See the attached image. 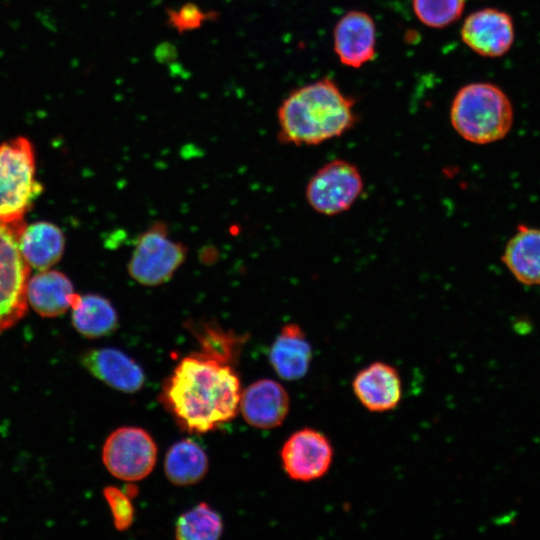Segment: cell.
<instances>
[{
	"label": "cell",
	"mask_w": 540,
	"mask_h": 540,
	"mask_svg": "<svg viewBox=\"0 0 540 540\" xmlns=\"http://www.w3.org/2000/svg\"><path fill=\"white\" fill-rule=\"evenodd\" d=\"M241 393L239 378L231 364L197 352L176 366L162 399L185 430L205 433L236 416Z\"/></svg>",
	"instance_id": "obj_1"
},
{
	"label": "cell",
	"mask_w": 540,
	"mask_h": 540,
	"mask_svg": "<svg viewBox=\"0 0 540 540\" xmlns=\"http://www.w3.org/2000/svg\"><path fill=\"white\" fill-rule=\"evenodd\" d=\"M279 140L318 145L340 137L356 123L354 100L330 78L293 90L277 112Z\"/></svg>",
	"instance_id": "obj_2"
},
{
	"label": "cell",
	"mask_w": 540,
	"mask_h": 540,
	"mask_svg": "<svg viewBox=\"0 0 540 540\" xmlns=\"http://www.w3.org/2000/svg\"><path fill=\"white\" fill-rule=\"evenodd\" d=\"M450 121L454 130L466 141L490 144L504 138L513 122L509 98L490 83H471L455 95Z\"/></svg>",
	"instance_id": "obj_3"
},
{
	"label": "cell",
	"mask_w": 540,
	"mask_h": 540,
	"mask_svg": "<svg viewBox=\"0 0 540 540\" xmlns=\"http://www.w3.org/2000/svg\"><path fill=\"white\" fill-rule=\"evenodd\" d=\"M31 142L17 137L0 144V221H24L43 187L35 177Z\"/></svg>",
	"instance_id": "obj_4"
},
{
	"label": "cell",
	"mask_w": 540,
	"mask_h": 540,
	"mask_svg": "<svg viewBox=\"0 0 540 540\" xmlns=\"http://www.w3.org/2000/svg\"><path fill=\"white\" fill-rule=\"evenodd\" d=\"M187 254V246L170 237L166 223L156 221L137 237L127 271L138 284L157 287L171 280Z\"/></svg>",
	"instance_id": "obj_5"
},
{
	"label": "cell",
	"mask_w": 540,
	"mask_h": 540,
	"mask_svg": "<svg viewBox=\"0 0 540 540\" xmlns=\"http://www.w3.org/2000/svg\"><path fill=\"white\" fill-rule=\"evenodd\" d=\"M24 221H0V333L15 325L28 308L27 285L30 266L20 247Z\"/></svg>",
	"instance_id": "obj_6"
},
{
	"label": "cell",
	"mask_w": 540,
	"mask_h": 540,
	"mask_svg": "<svg viewBox=\"0 0 540 540\" xmlns=\"http://www.w3.org/2000/svg\"><path fill=\"white\" fill-rule=\"evenodd\" d=\"M364 189L359 169L344 159H334L321 166L310 178L305 196L317 213L335 216L349 210Z\"/></svg>",
	"instance_id": "obj_7"
},
{
	"label": "cell",
	"mask_w": 540,
	"mask_h": 540,
	"mask_svg": "<svg viewBox=\"0 0 540 540\" xmlns=\"http://www.w3.org/2000/svg\"><path fill=\"white\" fill-rule=\"evenodd\" d=\"M157 447L152 437L137 427H121L106 439L102 460L107 470L116 478L137 481L153 470Z\"/></svg>",
	"instance_id": "obj_8"
},
{
	"label": "cell",
	"mask_w": 540,
	"mask_h": 540,
	"mask_svg": "<svg viewBox=\"0 0 540 540\" xmlns=\"http://www.w3.org/2000/svg\"><path fill=\"white\" fill-rule=\"evenodd\" d=\"M288 476L297 481H312L324 476L333 459V448L322 433L302 429L292 434L281 450Z\"/></svg>",
	"instance_id": "obj_9"
},
{
	"label": "cell",
	"mask_w": 540,
	"mask_h": 540,
	"mask_svg": "<svg viewBox=\"0 0 540 540\" xmlns=\"http://www.w3.org/2000/svg\"><path fill=\"white\" fill-rule=\"evenodd\" d=\"M461 38L479 55L501 56L510 49L514 40L512 19L507 13L493 8L475 11L465 19Z\"/></svg>",
	"instance_id": "obj_10"
},
{
	"label": "cell",
	"mask_w": 540,
	"mask_h": 540,
	"mask_svg": "<svg viewBox=\"0 0 540 540\" xmlns=\"http://www.w3.org/2000/svg\"><path fill=\"white\" fill-rule=\"evenodd\" d=\"M334 51L339 61L359 68L376 54V27L372 17L363 11H349L335 25Z\"/></svg>",
	"instance_id": "obj_11"
},
{
	"label": "cell",
	"mask_w": 540,
	"mask_h": 540,
	"mask_svg": "<svg viewBox=\"0 0 540 540\" xmlns=\"http://www.w3.org/2000/svg\"><path fill=\"white\" fill-rule=\"evenodd\" d=\"M289 396L281 384L270 379L252 383L242 393L239 408L245 421L259 429L280 426L289 411Z\"/></svg>",
	"instance_id": "obj_12"
},
{
	"label": "cell",
	"mask_w": 540,
	"mask_h": 540,
	"mask_svg": "<svg viewBox=\"0 0 540 540\" xmlns=\"http://www.w3.org/2000/svg\"><path fill=\"white\" fill-rule=\"evenodd\" d=\"M352 387L360 403L371 412L390 411L401 400L399 373L386 363L375 362L359 371Z\"/></svg>",
	"instance_id": "obj_13"
},
{
	"label": "cell",
	"mask_w": 540,
	"mask_h": 540,
	"mask_svg": "<svg viewBox=\"0 0 540 540\" xmlns=\"http://www.w3.org/2000/svg\"><path fill=\"white\" fill-rule=\"evenodd\" d=\"M81 362L96 378L125 393L140 390L145 382L141 367L115 348L89 350L82 355Z\"/></svg>",
	"instance_id": "obj_14"
},
{
	"label": "cell",
	"mask_w": 540,
	"mask_h": 540,
	"mask_svg": "<svg viewBox=\"0 0 540 540\" xmlns=\"http://www.w3.org/2000/svg\"><path fill=\"white\" fill-rule=\"evenodd\" d=\"M502 262L526 286L540 285V228L519 225L504 248Z\"/></svg>",
	"instance_id": "obj_15"
},
{
	"label": "cell",
	"mask_w": 540,
	"mask_h": 540,
	"mask_svg": "<svg viewBox=\"0 0 540 540\" xmlns=\"http://www.w3.org/2000/svg\"><path fill=\"white\" fill-rule=\"evenodd\" d=\"M270 362L279 377L298 380L307 373L312 348L298 324L289 323L282 327L270 350Z\"/></svg>",
	"instance_id": "obj_16"
},
{
	"label": "cell",
	"mask_w": 540,
	"mask_h": 540,
	"mask_svg": "<svg viewBox=\"0 0 540 540\" xmlns=\"http://www.w3.org/2000/svg\"><path fill=\"white\" fill-rule=\"evenodd\" d=\"M77 293L71 281L62 273L43 270L29 278L27 300L43 317H56L72 307Z\"/></svg>",
	"instance_id": "obj_17"
},
{
	"label": "cell",
	"mask_w": 540,
	"mask_h": 540,
	"mask_svg": "<svg viewBox=\"0 0 540 540\" xmlns=\"http://www.w3.org/2000/svg\"><path fill=\"white\" fill-rule=\"evenodd\" d=\"M65 239L54 224L40 221L25 225L20 238V251L30 267L39 271L56 264L64 251Z\"/></svg>",
	"instance_id": "obj_18"
},
{
	"label": "cell",
	"mask_w": 540,
	"mask_h": 540,
	"mask_svg": "<svg viewBox=\"0 0 540 540\" xmlns=\"http://www.w3.org/2000/svg\"><path fill=\"white\" fill-rule=\"evenodd\" d=\"M72 323L88 338L111 334L118 326V315L112 303L98 294L77 295L72 304Z\"/></svg>",
	"instance_id": "obj_19"
},
{
	"label": "cell",
	"mask_w": 540,
	"mask_h": 540,
	"mask_svg": "<svg viewBox=\"0 0 540 540\" xmlns=\"http://www.w3.org/2000/svg\"><path fill=\"white\" fill-rule=\"evenodd\" d=\"M164 470L173 484L192 485L206 475L208 458L198 444L189 439L181 440L167 451Z\"/></svg>",
	"instance_id": "obj_20"
},
{
	"label": "cell",
	"mask_w": 540,
	"mask_h": 540,
	"mask_svg": "<svg viewBox=\"0 0 540 540\" xmlns=\"http://www.w3.org/2000/svg\"><path fill=\"white\" fill-rule=\"evenodd\" d=\"M186 326L199 343V354L226 364H231L247 340L246 334L225 330L215 320H191Z\"/></svg>",
	"instance_id": "obj_21"
},
{
	"label": "cell",
	"mask_w": 540,
	"mask_h": 540,
	"mask_svg": "<svg viewBox=\"0 0 540 540\" xmlns=\"http://www.w3.org/2000/svg\"><path fill=\"white\" fill-rule=\"evenodd\" d=\"M222 530L220 516L200 503L179 517L175 536L179 540H213L220 537Z\"/></svg>",
	"instance_id": "obj_22"
},
{
	"label": "cell",
	"mask_w": 540,
	"mask_h": 540,
	"mask_svg": "<svg viewBox=\"0 0 540 540\" xmlns=\"http://www.w3.org/2000/svg\"><path fill=\"white\" fill-rule=\"evenodd\" d=\"M415 15L431 28H444L460 18L465 0H412Z\"/></svg>",
	"instance_id": "obj_23"
},
{
	"label": "cell",
	"mask_w": 540,
	"mask_h": 540,
	"mask_svg": "<svg viewBox=\"0 0 540 540\" xmlns=\"http://www.w3.org/2000/svg\"><path fill=\"white\" fill-rule=\"evenodd\" d=\"M215 18V12L206 11L195 3H185L177 8L169 9L167 12L169 25L179 32L197 29L205 22Z\"/></svg>",
	"instance_id": "obj_24"
},
{
	"label": "cell",
	"mask_w": 540,
	"mask_h": 540,
	"mask_svg": "<svg viewBox=\"0 0 540 540\" xmlns=\"http://www.w3.org/2000/svg\"><path fill=\"white\" fill-rule=\"evenodd\" d=\"M104 496L111 508L115 527L120 531L129 528L134 516L129 496L115 487L106 488Z\"/></svg>",
	"instance_id": "obj_25"
}]
</instances>
